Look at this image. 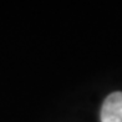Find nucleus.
<instances>
[{
    "label": "nucleus",
    "mask_w": 122,
    "mask_h": 122,
    "mask_svg": "<svg viewBox=\"0 0 122 122\" xmlns=\"http://www.w3.org/2000/svg\"><path fill=\"white\" fill-rule=\"evenodd\" d=\"M101 122H122V92H112L101 108Z\"/></svg>",
    "instance_id": "nucleus-1"
}]
</instances>
